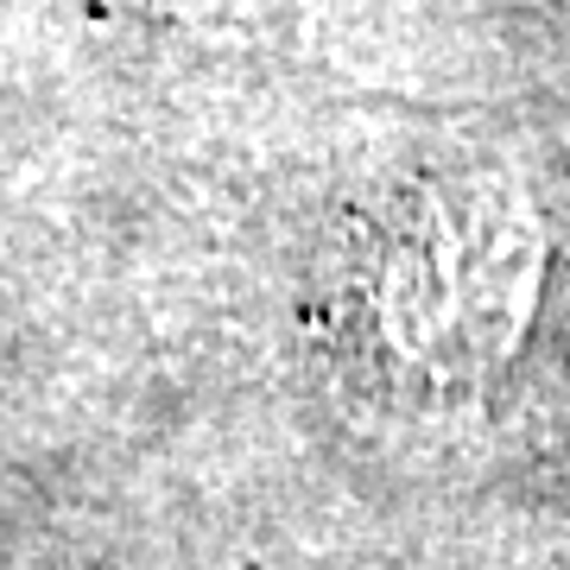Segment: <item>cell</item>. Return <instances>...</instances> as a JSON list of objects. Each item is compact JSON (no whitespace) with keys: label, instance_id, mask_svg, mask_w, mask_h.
<instances>
[{"label":"cell","instance_id":"1","mask_svg":"<svg viewBox=\"0 0 570 570\" xmlns=\"http://www.w3.org/2000/svg\"><path fill=\"white\" fill-rule=\"evenodd\" d=\"M532 266L539 242L520 204L494 190L438 204L393 254V336L425 362H489L527 317Z\"/></svg>","mask_w":570,"mask_h":570}]
</instances>
